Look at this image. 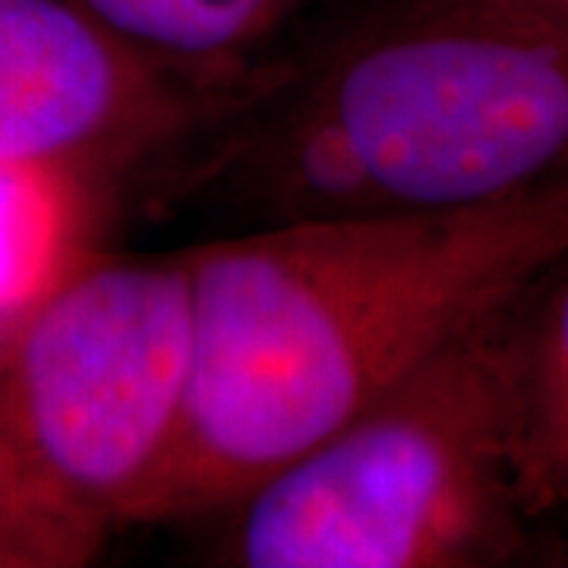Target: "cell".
<instances>
[{"instance_id": "obj_10", "label": "cell", "mask_w": 568, "mask_h": 568, "mask_svg": "<svg viewBox=\"0 0 568 568\" xmlns=\"http://www.w3.org/2000/svg\"><path fill=\"white\" fill-rule=\"evenodd\" d=\"M521 3H530L537 10H547V13H556V17L568 20V0H521Z\"/></svg>"}, {"instance_id": "obj_8", "label": "cell", "mask_w": 568, "mask_h": 568, "mask_svg": "<svg viewBox=\"0 0 568 568\" xmlns=\"http://www.w3.org/2000/svg\"><path fill=\"white\" fill-rule=\"evenodd\" d=\"M99 196L61 171L0 162V345L92 250Z\"/></svg>"}, {"instance_id": "obj_6", "label": "cell", "mask_w": 568, "mask_h": 568, "mask_svg": "<svg viewBox=\"0 0 568 568\" xmlns=\"http://www.w3.org/2000/svg\"><path fill=\"white\" fill-rule=\"evenodd\" d=\"M142 61L241 95L272 70L275 44L320 0H70Z\"/></svg>"}, {"instance_id": "obj_7", "label": "cell", "mask_w": 568, "mask_h": 568, "mask_svg": "<svg viewBox=\"0 0 568 568\" xmlns=\"http://www.w3.org/2000/svg\"><path fill=\"white\" fill-rule=\"evenodd\" d=\"M518 470L534 521L568 511V250L506 304Z\"/></svg>"}, {"instance_id": "obj_5", "label": "cell", "mask_w": 568, "mask_h": 568, "mask_svg": "<svg viewBox=\"0 0 568 568\" xmlns=\"http://www.w3.org/2000/svg\"><path fill=\"white\" fill-rule=\"evenodd\" d=\"M142 61L70 0H0V162L111 190L159 178L237 108Z\"/></svg>"}, {"instance_id": "obj_11", "label": "cell", "mask_w": 568, "mask_h": 568, "mask_svg": "<svg viewBox=\"0 0 568 568\" xmlns=\"http://www.w3.org/2000/svg\"><path fill=\"white\" fill-rule=\"evenodd\" d=\"M547 562H552V566H568V534L556 544V547L549 549Z\"/></svg>"}, {"instance_id": "obj_1", "label": "cell", "mask_w": 568, "mask_h": 568, "mask_svg": "<svg viewBox=\"0 0 568 568\" xmlns=\"http://www.w3.org/2000/svg\"><path fill=\"white\" fill-rule=\"evenodd\" d=\"M568 250V181L420 215L253 224L190 246L196 383L162 521L209 518Z\"/></svg>"}, {"instance_id": "obj_9", "label": "cell", "mask_w": 568, "mask_h": 568, "mask_svg": "<svg viewBox=\"0 0 568 568\" xmlns=\"http://www.w3.org/2000/svg\"><path fill=\"white\" fill-rule=\"evenodd\" d=\"M0 537L20 540L48 568L89 566L104 547L108 530L63 506L22 458L0 414Z\"/></svg>"}, {"instance_id": "obj_2", "label": "cell", "mask_w": 568, "mask_h": 568, "mask_svg": "<svg viewBox=\"0 0 568 568\" xmlns=\"http://www.w3.org/2000/svg\"><path fill=\"white\" fill-rule=\"evenodd\" d=\"M162 181L244 227L458 212L568 181V20L398 0L282 54Z\"/></svg>"}, {"instance_id": "obj_3", "label": "cell", "mask_w": 568, "mask_h": 568, "mask_svg": "<svg viewBox=\"0 0 568 568\" xmlns=\"http://www.w3.org/2000/svg\"><path fill=\"white\" fill-rule=\"evenodd\" d=\"M234 568H477L530 549L506 304L212 511Z\"/></svg>"}, {"instance_id": "obj_4", "label": "cell", "mask_w": 568, "mask_h": 568, "mask_svg": "<svg viewBox=\"0 0 568 568\" xmlns=\"http://www.w3.org/2000/svg\"><path fill=\"white\" fill-rule=\"evenodd\" d=\"M190 246L89 250L0 345V414L63 506L102 530L162 521L196 383Z\"/></svg>"}]
</instances>
